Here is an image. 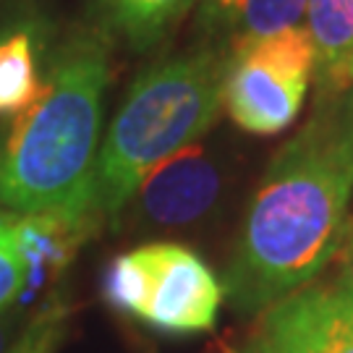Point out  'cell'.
Wrapping results in <instances>:
<instances>
[{
	"instance_id": "obj_1",
	"label": "cell",
	"mask_w": 353,
	"mask_h": 353,
	"mask_svg": "<svg viewBox=\"0 0 353 353\" xmlns=\"http://www.w3.org/2000/svg\"><path fill=\"white\" fill-rule=\"evenodd\" d=\"M353 89L316 97L314 110L278 154L246 207L223 293L241 314L312 285L351 225Z\"/></svg>"
},
{
	"instance_id": "obj_2",
	"label": "cell",
	"mask_w": 353,
	"mask_h": 353,
	"mask_svg": "<svg viewBox=\"0 0 353 353\" xmlns=\"http://www.w3.org/2000/svg\"><path fill=\"white\" fill-rule=\"evenodd\" d=\"M110 39L79 29L55 50L37 100L13 115L0 139V214L63 217L87 228Z\"/></svg>"
},
{
	"instance_id": "obj_3",
	"label": "cell",
	"mask_w": 353,
	"mask_h": 353,
	"mask_svg": "<svg viewBox=\"0 0 353 353\" xmlns=\"http://www.w3.org/2000/svg\"><path fill=\"white\" fill-rule=\"evenodd\" d=\"M228 50L196 48L150 65L131 84L97 152L87 225H115L154 165L202 139L223 108Z\"/></svg>"
},
{
	"instance_id": "obj_4",
	"label": "cell",
	"mask_w": 353,
	"mask_h": 353,
	"mask_svg": "<svg viewBox=\"0 0 353 353\" xmlns=\"http://www.w3.org/2000/svg\"><path fill=\"white\" fill-rule=\"evenodd\" d=\"M115 312L165 335L210 332L225 301L223 283L189 246L154 241L118 254L102 275Z\"/></svg>"
},
{
	"instance_id": "obj_5",
	"label": "cell",
	"mask_w": 353,
	"mask_h": 353,
	"mask_svg": "<svg viewBox=\"0 0 353 353\" xmlns=\"http://www.w3.org/2000/svg\"><path fill=\"white\" fill-rule=\"evenodd\" d=\"M314 81V45L306 26L239 37L228 48L223 110L254 137H275L296 123Z\"/></svg>"
},
{
	"instance_id": "obj_6",
	"label": "cell",
	"mask_w": 353,
	"mask_h": 353,
	"mask_svg": "<svg viewBox=\"0 0 353 353\" xmlns=\"http://www.w3.org/2000/svg\"><path fill=\"white\" fill-rule=\"evenodd\" d=\"M236 353H353V293L306 285L259 312Z\"/></svg>"
},
{
	"instance_id": "obj_7",
	"label": "cell",
	"mask_w": 353,
	"mask_h": 353,
	"mask_svg": "<svg viewBox=\"0 0 353 353\" xmlns=\"http://www.w3.org/2000/svg\"><path fill=\"white\" fill-rule=\"evenodd\" d=\"M223 194V170L210 152L191 144L154 165L128 199L118 223L131 217L150 230H173L199 223Z\"/></svg>"
},
{
	"instance_id": "obj_8",
	"label": "cell",
	"mask_w": 353,
	"mask_h": 353,
	"mask_svg": "<svg viewBox=\"0 0 353 353\" xmlns=\"http://www.w3.org/2000/svg\"><path fill=\"white\" fill-rule=\"evenodd\" d=\"M84 239L87 228L74 220L0 214V309L19 301L39 259L71 256Z\"/></svg>"
},
{
	"instance_id": "obj_9",
	"label": "cell",
	"mask_w": 353,
	"mask_h": 353,
	"mask_svg": "<svg viewBox=\"0 0 353 353\" xmlns=\"http://www.w3.org/2000/svg\"><path fill=\"white\" fill-rule=\"evenodd\" d=\"M306 32L314 45L316 97L353 89V0H306Z\"/></svg>"
},
{
	"instance_id": "obj_10",
	"label": "cell",
	"mask_w": 353,
	"mask_h": 353,
	"mask_svg": "<svg viewBox=\"0 0 353 353\" xmlns=\"http://www.w3.org/2000/svg\"><path fill=\"white\" fill-rule=\"evenodd\" d=\"M202 0H92L97 29L131 50H150Z\"/></svg>"
},
{
	"instance_id": "obj_11",
	"label": "cell",
	"mask_w": 353,
	"mask_h": 353,
	"mask_svg": "<svg viewBox=\"0 0 353 353\" xmlns=\"http://www.w3.org/2000/svg\"><path fill=\"white\" fill-rule=\"evenodd\" d=\"M202 6L204 16L228 29L233 39L290 29L306 16V0H202Z\"/></svg>"
},
{
	"instance_id": "obj_12",
	"label": "cell",
	"mask_w": 353,
	"mask_h": 353,
	"mask_svg": "<svg viewBox=\"0 0 353 353\" xmlns=\"http://www.w3.org/2000/svg\"><path fill=\"white\" fill-rule=\"evenodd\" d=\"M42 76L37 68V42L32 29L0 34V115H19L37 100Z\"/></svg>"
},
{
	"instance_id": "obj_13",
	"label": "cell",
	"mask_w": 353,
	"mask_h": 353,
	"mask_svg": "<svg viewBox=\"0 0 353 353\" xmlns=\"http://www.w3.org/2000/svg\"><path fill=\"white\" fill-rule=\"evenodd\" d=\"M71 306L61 299H50L32 314L29 325L19 335L8 353H58L61 343L68 335Z\"/></svg>"
},
{
	"instance_id": "obj_14",
	"label": "cell",
	"mask_w": 353,
	"mask_h": 353,
	"mask_svg": "<svg viewBox=\"0 0 353 353\" xmlns=\"http://www.w3.org/2000/svg\"><path fill=\"white\" fill-rule=\"evenodd\" d=\"M29 319H32V314L24 312L19 303L0 309V353H8V348L19 341V335L29 325Z\"/></svg>"
},
{
	"instance_id": "obj_15",
	"label": "cell",
	"mask_w": 353,
	"mask_h": 353,
	"mask_svg": "<svg viewBox=\"0 0 353 353\" xmlns=\"http://www.w3.org/2000/svg\"><path fill=\"white\" fill-rule=\"evenodd\" d=\"M332 262H335V280H332V285L353 293V220L348 230H345V239H343L341 249H338Z\"/></svg>"
}]
</instances>
